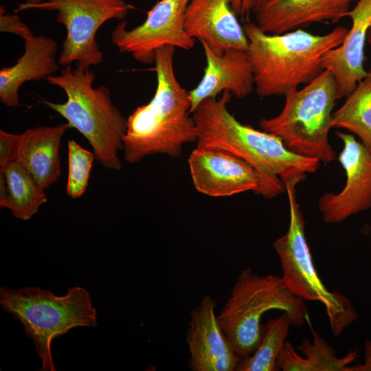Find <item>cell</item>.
I'll use <instances>...</instances> for the list:
<instances>
[{
	"instance_id": "6da1fadb",
	"label": "cell",
	"mask_w": 371,
	"mask_h": 371,
	"mask_svg": "<svg viewBox=\"0 0 371 371\" xmlns=\"http://www.w3.org/2000/svg\"><path fill=\"white\" fill-rule=\"evenodd\" d=\"M175 47L167 45L156 52L155 94L127 119L122 151L129 164L154 154L178 157L184 144L196 142L195 123L189 115V91L181 85L175 73Z\"/></svg>"
},
{
	"instance_id": "7a4b0ae2",
	"label": "cell",
	"mask_w": 371,
	"mask_h": 371,
	"mask_svg": "<svg viewBox=\"0 0 371 371\" xmlns=\"http://www.w3.org/2000/svg\"><path fill=\"white\" fill-rule=\"evenodd\" d=\"M243 28L255 88L261 98L286 95L314 80L323 71L324 56L339 46L348 32L338 26L321 35L300 28L273 34L254 23H246Z\"/></svg>"
},
{
	"instance_id": "3957f363",
	"label": "cell",
	"mask_w": 371,
	"mask_h": 371,
	"mask_svg": "<svg viewBox=\"0 0 371 371\" xmlns=\"http://www.w3.org/2000/svg\"><path fill=\"white\" fill-rule=\"evenodd\" d=\"M232 94L201 102L192 117L196 146L224 149L245 160L258 170L278 177L284 186L297 185L308 173L317 170L320 161L289 150L278 137L240 123L227 109Z\"/></svg>"
},
{
	"instance_id": "277c9868",
	"label": "cell",
	"mask_w": 371,
	"mask_h": 371,
	"mask_svg": "<svg viewBox=\"0 0 371 371\" xmlns=\"http://www.w3.org/2000/svg\"><path fill=\"white\" fill-rule=\"evenodd\" d=\"M95 78L89 67L65 66L59 75L45 80L62 89L67 101L55 103L45 100L43 103L87 139L100 164L106 169L118 170L122 168L119 152L123 150L127 119L112 102L106 87L93 88Z\"/></svg>"
},
{
	"instance_id": "5b68a950",
	"label": "cell",
	"mask_w": 371,
	"mask_h": 371,
	"mask_svg": "<svg viewBox=\"0 0 371 371\" xmlns=\"http://www.w3.org/2000/svg\"><path fill=\"white\" fill-rule=\"evenodd\" d=\"M1 308L19 321L42 361V371H55L52 341L76 327H95L97 309L89 292L76 286L64 295L40 287H0Z\"/></svg>"
},
{
	"instance_id": "8992f818",
	"label": "cell",
	"mask_w": 371,
	"mask_h": 371,
	"mask_svg": "<svg viewBox=\"0 0 371 371\" xmlns=\"http://www.w3.org/2000/svg\"><path fill=\"white\" fill-rule=\"evenodd\" d=\"M276 309L288 313L294 326L303 325L308 317L303 300L287 289L282 277L259 275L249 267L241 270L218 315L224 334L241 359L260 343L263 315Z\"/></svg>"
},
{
	"instance_id": "52a82bcc",
	"label": "cell",
	"mask_w": 371,
	"mask_h": 371,
	"mask_svg": "<svg viewBox=\"0 0 371 371\" xmlns=\"http://www.w3.org/2000/svg\"><path fill=\"white\" fill-rule=\"evenodd\" d=\"M285 96L280 113L262 118V131L279 137L292 152L324 164L335 159L328 139L333 109L338 100L337 84L331 72L322 73L301 89Z\"/></svg>"
},
{
	"instance_id": "ba28073f",
	"label": "cell",
	"mask_w": 371,
	"mask_h": 371,
	"mask_svg": "<svg viewBox=\"0 0 371 371\" xmlns=\"http://www.w3.org/2000/svg\"><path fill=\"white\" fill-rule=\"evenodd\" d=\"M285 189L289 204V228L273 244L280 261L282 280L296 297L323 304L331 331L338 337L357 319L358 314L346 296L329 291L319 278L306 239L305 221L295 195V185L287 184Z\"/></svg>"
},
{
	"instance_id": "9c48e42d",
	"label": "cell",
	"mask_w": 371,
	"mask_h": 371,
	"mask_svg": "<svg viewBox=\"0 0 371 371\" xmlns=\"http://www.w3.org/2000/svg\"><path fill=\"white\" fill-rule=\"evenodd\" d=\"M134 7L124 0H45L17 3L15 13L27 10L56 12L57 22L67 30L58 62L90 67L102 63L95 36L99 27L111 19L122 20Z\"/></svg>"
},
{
	"instance_id": "30bf717a",
	"label": "cell",
	"mask_w": 371,
	"mask_h": 371,
	"mask_svg": "<svg viewBox=\"0 0 371 371\" xmlns=\"http://www.w3.org/2000/svg\"><path fill=\"white\" fill-rule=\"evenodd\" d=\"M188 162L194 188L209 196H230L252 191L271 199L285 189L280 178L258 170L224 149L196 146Z\"/></svg>"
},
{
	"instance_id": "8fae6325",
	"label": "cell",
	"mask_w": 371,
	"mask_h": 371,
	"mask_svg": "<svg viewBox=\"0 0 371 371\" xmlns=\"http://www.w3.org/2000/svg\"><path fill=\"white\" fill-rule=\"evenodd\" d=\"M191 0H160L147 12L141 25L128 30L126 21L111 32L112 43L120 52L130 54L142 64L155 62L156 52L164 46L190 50L194 39L185 30V16Z\"/></svg>"
},
{
	"instance_id": "7c38bea8",
	"label": "cell",
	"mask_w": 371,
	"mask_h": 371,
	"mask_svg": "<svg viewBox=\"0 0 371 371\" xmlns=\"http://www.w3.org/2000/svg\"><path fill=\"white\" fill-rule=\"evenodd\" d=\"M344 147L339 156L346 176L337 194L326 192L318 201L324 223H339L371 208V150L348 133L337 132Z\"/></svg>"
},
{
	"instance_id": "4fadbf2b",
	"label": "cell",
	"mask_w": 371,
	"mask_h": 371,
	"mask_svg": "<svg viewBox=\"0 0 371 371\" xmlns=\"http://www.w3.org/2000/svg\"><path fill=\"white\" fill-rule=\"evenodd\" d=\"M216 307V301L205 295L190 312L186 342L192 371H234L241 360L220 326Z\"/></svg>"
},
{
	"instance_id": "5bb4252c",
	"label": "cell",
	"mask_w": 371,
	"mask_h": 371,
	"mask_svg": "<svg viewBox=\"0 0 371 371\" xmlns=\"http://www.w3.org/2000/svg\"><path fill=\"white\" fill-rule=\"evenodd\" d=\"M230 0H191L186 12L188 35L205 43L216 54L231 49L246 51L248 40Z\"/></svg>"
},
{
	"instance_id": "9a60e30c",
	"label": "cell",
	"mask_w": 371,
	"mask_h": 371,
	"mask_svg": "<svg viewBox=\"0 0 371 371\" xmlns=\"http://www.w3.org/2000/svg\"><path fill=\"white\" fill-rule=\"evenodd\" d=\"M346 16L352 21L351 28L339 46L326 53L321 64L322 69L330 71L336 80L338 99L347 97L368 75L363 63L371 27V0H359Z\"/></svg>"
},
{
	"instance_id": "2e32d148",
	"label": "cell",
	"mask_w": 371,
	"mask_h": 371,
	"mask_svg": "<svg viewBox=\"0 0 371 371\" xmlns=\"http://www.w3.org/2000/svg\"><path fill=\"white\" fill-rule=\"evenodd\" d=\"M206 59L203 76L197 86L189 91L192 113L203 100L229 91L237 98L250 94L254 87V74L247 52L231 49L223 54L214 53L201 42Z\"/></svg>"
},
{
	"instance_id": "e0dca14e",
	"label": "cell",
	"mask_w": 371,
	"mask_h": 371,
	"mask_svg": "<svg viewBox=\"0 0 371 371\" xmlns=\"http://www.w3.org/2000/svg\"><path fill=\"white\" fill-rule=\"evenodd\" d=\"M348 0H268L256 11L265 32L281 34L313 23H335L346 16Z\"/></svg>"
},
{
	"instance_id": "ac0fdd59",
	"label": "cell",
	"mask_w": 371,
	"mask_h": 371,
	"mask_svg": "<svg viewBox=\"0 0 371 371\" xmlns=\"http://www.w3.org/2000/svg\"><path fill=\"white\" fill-rule=\"evenodd\" d=\"M24 40V53L15 64L0 70V100L8 107L19 103V88L27 81L46 79L59 69L57 43L45 36L34 34Z\"/></svg>"
},
{
	"instance_id": "d6986e66",
	"label": "cell",
	"mask_w": 371,
	"mask_h": 371,
	"mask_svg": "<svg viewBox=\"0 0 371 371\" xmlns=\"http://www.w3.org/2000/svg\"><path fill=\"white\" fill-rule=\"evenodd\" d=\"M69 128V124L64 123L29 128L19 134L16 161L44 189L60 176V142Z\"/></svg>"
},
{
	"instance_id": "ffe728a7",
	"label": "cell",
	"mask_w": 371,
	"mask_h": 371,
	"mask_svg": "<svg viewBox=\"0 0 371 371\" xmlns=\"http://www.w3.org/2000/svg\"><path fill=\"white\" fill-rule=\"evenodd\" d=\"M312 340L305 338L296 348L285 341L278 357V370L283 371H347L349 364L355 361L359 353L351 350L346 356L338 357L335 349L317 332L311 329Z\"/></svg>"
},
{
	"instance_id": "44dd1931",
	"label": "cell",
	"mask_w": 371,
	"mask_h": 371,
	"mask_svg": "<svg viewBox=\"0 0 371 371\" xmlns=\"http://www.w3.org/2000/svg\"><path fill=\"white\" fill-rule=\"evenodd\" d=\"M0 171L5 176L8 190L6 199L0 203L1 207L10 210L16 218L30 220L39 207L47 201L45 189L17 161L0 168Z\"/></svg>"
},
{
	"instance_id": "7402d4cb",
	"label": "cell",
	"mask_w": 371,
	"mask_h": 371,
	"mask_svg": "<svg viewBox=\"0 0 371 371\" xmlns=\"http://www.w3.org/2000/svg\"><path fill=\"white\" fill-rule=\"evenodd\" d=\"M331 128H344L356 135L371 150V73L362 79L333 113Z\"/></svg>"
},
{
	"instance_id": "603a6c76",
	"label": "cell",
	"mask_w": 371,
	"mask_h": 371,
	"mask_svg": "<svg viewBox=\"0 0 371 371\" xmlns=\"http://www.w3.org/2000/svg\"><path fill=\"white\" fill-rule=\"evenodd\" d=\"M291 324V319L284 312L279 317L263 325L260 343L249 356L242 359L238 371L278 370L277 360L282 350Z\"/></svg>"
},
{
	"instance_id": "cb8c5ba5",
	"label": "cell",
	"mask_w": 371,
	"mask_h": 371,
	"mask_svg": "<svg viewBox=\"0 0 371 371\" xmlns=\"http://www.w3.org/2000/svg\"><path fill=\"white\" fill-rule=\"evenodd\" d=\"M93 153L83 148L74 140L68 142V177L67 194L72 199L80 197L86 191L93 161Z\"/></svg>"
},
{
	"instance_id": "d4e9b609",
	"label": "cell",
	"mask_w": 371,
	"mask_h": 371,
	"mask_svg": "<svg viewBox=\"0 0 371 371\" xmlns=\"http://www.w3.org/2000/svg\"><path fill=\"white\" fill-rule=\"evenodd\" d=\"M0 10L1 32L16 34L23 39L33 35L30 29L16 14L7 13L3 7H1Z\"/></svg>"
},
{
	"instance_id": "484cf974",
	"label": "cell",
	"mask_w": 371,
	"mask_h": 371,
	"mask_svg": "<svg viewBox=\"0 0 371 371\" xmlns=\"http://www.w3.org/2000/svg\"><path fill=\"white\" fill-rule=\"evenodd\" d=\"M19 135L0 131V168L16 161Z\"/></svg>"
},
{
	"instance_id": "4316f807",
	"label": "cell",
	"mask_w": 371,
	"mask_h": 371,
	"mask_svg": "<svg viewBox=\"0 0 371 371\" xmlns=\"http://www.w3.org/2000/svg\"><path fill=\"white\" fill-rule=\"evenodd\" d=\"M230 2L236 15L246 17L254 10L255 0H230Z\"/></svg>"
},
{
	"instance_id": "83f0119b",
	"label": "cell",
	"mask_w": 371,
	"mask_h": 371,
	"mask_svg": "<svg viewBox=\"0 0 371 371\" xmlns=\"http://www.w3.org/2000/svg\"><path fill=\"white\" fill-rule=\"evenodd\" d=\"M347 371H371V339H367L365 342L363 363L348 366Z\"/></svg>"
},
{
	"instance_id": "f1b7e54d",
	"label": "cell",
	"mask_w": 371,
	"mask_h": 371,
	"mask_svg": "<svg viewBox=\"0 0 371 371\" xmlns=\"http://www.w3.org/2000/svg\"><path fill=\"white\" fill-rule=\"evenodd\" d=\"M268 0H255L254 11L255 12L258 8H260L262 5H263Z\"/></svg>"
},
{
	"instance_id": "f546056e",
	"label": "cell",
	"mask_w": 371,
	"mask_h": 371,
	"mask_svg": "<svg viewBox=\"0 0 371 371\" xmlns=\"http://www.w3.org/2000/svg\"><path fill=\"white\" fill-rule=\"evenodd\" d=\"M367 41L368 42L369 45L371 46V27L370 28V30L368 31V37H367ZM368 72L371 73V67H370V70L368 71Z\"/></svg>"
},
{
	"instance_id": "4dcf8cb0",
	"label": "cell",
	"mask_w": 371,
	"mask_h": 371,
	"mask_svg": "<svg viewBox=\"0 0 371 371\" xmlns=\"http://www.w3.org/2000/svg\"><path fill=\"white\" fill-rule=\"evenodd\" d=\"M43 1L45 0H25L24 2L28 3H36L42 2Z\"/></svg>"
},
{
	"instance_id": "1f68e13d",
	"label": "cell",
	"mask_w": 371,
	"mask_h": 371,
	"mask_svg": "<svg viewBox=\"0 0 371 371\" xmlns=\"http://www.w3.org/2000/svg\"><path fill=\"white\" fill-rule=\"evenodd\" d=\"M349 1H350L351 0H348Z\"/></svg>"
}]
</instances>
